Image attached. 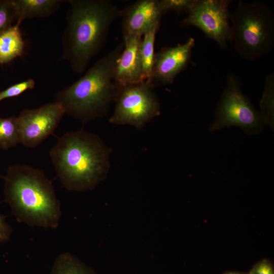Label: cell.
Here are the masks:
<instances>
[{
  "instance_id": "cell-10",
  "label": "cell",
  "mask_w": 274,
  "mask_h": 274,
  "mask_svg": "<svg viewBox=\"0 0 274 274\" xmlns=\"http://www.w3.org/2000/svg\"><path fill=\"white\" fill-rule=\"evenodd\" d=\"M194 45L195 40L190 37L183 44L164 47L155 53L150 79L147 82L153 88L172 84L187 67Z\"/></svg>"
},
{
  "instance_id": "cell-3",
  "label": "cell",
  "mask_w": 274,
  "mask_h": 274,
  "mask_svg": "<svg viewBox=\"0 0 274 274\" xmlns=\"http://www.w3.org/2000/svg\"><path fill=\"white\" fill-rule=\"evenodd\" d=\"M3 178L4 201L18 222L30 227H58L62 215L60 202L52 181L42 170L14 164Z\"/></svg>"
},
{
  "instance_id": "cell-23",
  "label": "cell",
  "mask_w": 274,
  "mask_h": 274,
  "mask_svg": "<svg viewBox=\"0 0 274 274\" xmlns=\"http://www.w3.org/2000/svg\"><path fill=\"white\" fill-rule=\"evenodd\" d=\"M2 201H0V205ZM7 216L0 214V244L9 241L13 229L6 221Z\"/></svg>"
},
{
  "instance_id": "cell-6",
  "label": "cell",
  "mask_w": 274,
  "mask_h": 274,
  "mask_svg": "<svg viewBox=\"0 0 274 274\" xmlns=\"http://www.w3.org/2000/svg\"><path fill=\"white\" fill-rule=\"evenodd\" d=\"M264 124L265 120L260 113L242 92L237 77L228 75L210 131L236 126L248 134H253L259 132Z\"/></svg>"
},
{
  "instance_id": "cell-1",
  "label": "cell",
  "mask_w": 274,
  "mask_h": 274,
  "mask_svg": "<svg viewBox=\"0 0 274 274\" xmlns=\"http://www.w3.org/2000/svg\"><path fill=\"white\" fill-rule=\"evenodd\" d=\"M111 152L99 136L82 129L63 134L49 156L62 186L70 191L85 192L106 179Z\"/></svg>"
},
{
  "instance_id": "cell-12",
  "label": "cell",
  "mask_w": 274,
  "mask_h": 274,
  "mask_svg": "<svg viewBox=\"0 0 274 274\" xmlns=\"http://www.w3.org/2000/svg\"><path fill=\"white\" fill-rule=\"evenodd\" d=\"M142 37L132 35L123 39L124 47L117 61L114 74L113 81L116 88L145 82L140 54Z\"/></svg>"
},
{
  "instance_id": "cell-2",
  "label": "cell",
  "mask_w": 274,
  "mask_h": 274,
  "mask_svg": "<svg viewBox=\"0 0 274 274\" xmlns=\"http://www.w3.org/2000/svg\"><path fill=\"white\" fill-rule=\"evenodd\" d=\"M67 25L62 35L61 59L75 73L83 74L101 51L110 26L122 10L108 0H68Z\"/></svg>"
},
{
  "instance_id": "cell-13",
  "label": "cell",
  "mask_w": 274,
  "mask_h": 274,
  "mask_svg": "<svg viewBox=\"0 0 274 274\" xmlns=\"http://www.w3.org/2000/svg\"><path fill=\"white\" fill-rule=\"evenodd\" d=\"M16 13V23L25 19L45 18L55 13L62 0H13Z\"/></svg>"
},
{
  "instance_id": "cell-24",
  "label": "cell",
  "mask_w": 274,
  "mask_h": 274,
  "mask_svg": "<svg viewBox=\"0 0 274 274\" xmlns=\"http://www.w3.org/2000/svg\"><path fill=\"white\" fill-rule=\"evenodd\" d=\"M222 274H250L249 272H241V271H226Z\"/></svg>"
},
{
  "instance_id": "cell-7",
  "label": "cell",
  "mask_w": 274,
  "mask_h": 274,
  "mask_svg": "<svg viewBox=\"0 0 274 274\" xmlns=\"http://www.w3.org/2000/svg\"><path fill=\"white\" fill-rule=\"evenodd\" d=\"M153 88L147 81L117 88L115 109L110 122L141 129L159 115L160 104Z\"/></svg>"
},
{
  "instance_id": "cell-19",
  "label": "cell",
  "mask_w": 274,
  "mask_h": 274,
  "mask_svg": "<svg viewBox=\"0 0 274 274\" xmlns=\"http://www.w3.org/2000/svg\"><path fill=\"white\" fill-rule=\"evenodd\" d=\"M16 19L13 0H0V33L12 26Z\"/></svg>"
},
{
  "instance_id": "cell-4",
  "label": "cell",
  "mask_w": 274,
  "mask_h": 274,
  "mask_svg": "<svg viewBox=\"0 0 274 274\" xmlns=\"http://www.w3.org/2000/svg\"><path fill=\"white\" fill-rule=\"evenodd\" d=\"M124 47V42L119 43L75 82L56 94L55 101L65 114L83 124L108 114L117 92L113 81L115 68Z\"/></svg>"
},
{
  "instance_id": "cell-17",
  "label": "cell",
  "mask_w": 274,
  "mask_h": 274,
  "mask_svg": "<svg viewBox=\"0 0 274 274\" xmlns=\"http://www.w3.org/2000/svg\"><path fill=\"white\" fill-rule=\"evenodd\" d=\"M21 143L17 117L0 118V147L5 150Z\"/></svg>"
},
{
  "instance_id": "cell-20",
  "label": "cell",
  "mask_w": 274,
  "mask_h": 274,
  "mask_svg": "<svg viewBox=\"0 0 274 274\" xmlns=\"http://www.w3.org/2000/svg\"><path fill=\"white\" fill-rule=\"evenodd\" d=\"M198 0H160L159 5L162 15L168 12L189 13Z\"/></svg>"
},
{
  "instance_id": "cell-15",
  "label": "cell",
  "mask_w": 274,
  "mask_h": 274,
  "mask_svg": "<svg viewBox=\"0 0 274 274\" xmlns=\"http://www.w3.org/2000/svg\"><path fill=\"white\" fill-rule=\"evenodd\" d=\"M50 274H97L91 267L70 252L59 254L55 259Z\"/></svg>"
},
{
  "instance_id": "cell-22",
  "label": "cell",
  "mask_w": 274,
  "mask_h": 274,
  "mask_svg": "<svg viewBox=\"0 0 274 274\" xmlns=\"http://www.w3.org/2000/svg\"><path fill=\"white\" fill-rule=\"evenodd\" d=\"M250 274H274V269L270 260L263 259L255 263L251 268Z\"/></svg>"
},
{
  "instance_id": "cell-8",
  "label": "cell",
  "mask_w": 274,
  "mask_h": 274,
  "mask_svg": "<svg viewBox=\"0 0 274 274\" xmlns=\"http://www.w3.org/2000/svg\"><path fill=\"white\" fill-rule=\"evenodd\" d=\"M231 0H198L182 22L183 26H194L219 47L225 48L231 38Z\"/></svg>"
},
{
  "instance_id": "cell-11",
  "label": "cell",
  "mask_w": 274,
  "mask_h": 274,
  "mask_svg": "<svg viewBox=\"0 0 274 274\" xmlns=\"http://www.w3.org/2000/svg\"><path fill=\"white\" fill-rule=\"evenodd\" d=\"M121 30L123 39L143 36L160 26L162 13L158 0H139L121 9Z\"/></svg>"
},
{
  "instance_id": "cell-16",
  "label": "cell",
  "mask_w": 274,
  "mask_h": 274,
  "mask_svg": "<svg viewBox=\"0 0 274 274\" xmlns=\"http://www.w3.org/2000/svg\"><path fill=\"white\" fill-rule=\"evenodd\" d=\"M160 26H155L146 32L142 37L140 45V54L142 64L143 78L149 81L154 63V44L156 35Z\"/></svg>"
},
{
  "instance_id": "cell-21",
  "label": "cell",
  "mask_w": 274,
  "mask_h": 274,
  "mask_svg": "<svg viewBox=\"0 0 274 274\" xmlns=\"http://www.w3.org/2000/svg\"><path fill=\"white\" fill-rule=\"evenodd\" d=\"M35 86V81L32 79L15 84L0 91V101L6 98L18 96L28 90L33 89Z\"/></svg>"
},
{
  "instance_id": "cell-5",
  "label": "cell",
  "mask_w": 274,
  "mask_h": 274,
  "mask_svg": "<svg viewBox=\"0 0 274 274\" xmlns=\"http://www.w3.org/2000/svg\"><path fill=\"white\" fill-rule=\"evenodd\" d=\"M230 42L240 57L253 61L269 53L274 46V15L265 3L239 1L230 15Z\"/></svg>"
},
{
  "instance_id": "cell-9",
  "label": "cell",
  "mask_w": 274,
  "mask_h": 274,
  "mask_svg": "<svg viewBox=\"0 0 274 274\" xmlns=\"http://www.w3.org/2000/svg\"><path fill=\"white\" fill-rule=\"evenodd\" d=\"M64 111L57 102L23 110L17 116L21 143L28 148L40 145L55 130Z\"/></svg>"
},
{
  "instance_id": "cell-18",
  "label": "cell",
  "mask_w": 274,
  "mask_h": 274,
  "mask_svg": "<svg viewBox=\"0 0 274 274\" xmlns=\"http://www.w3.org/2000/svg\"><path fill=\"white\" fill-rule=\"evenodd\" d=\"M273 92L274 74L272 73L265 77L264 91L260 103L261 109L260 113L264 118L265 123L271 124L273 121Z\"/></svg>"
},
{
  "instance_id": "cell-14",
  "label": "cell",
  "mask_w": 274,
  "mask_h": 274,
  "mask_svg": "<svg viewBox=\"0 0 274 274\" xmlns=\"http://www.w3.org/2000/svg\"><path fill=\"white\" fill-rule=\"evenodd\" d=\"M20 25L16 23L0 33V64L10 62L22 55L25 42Z\"/></svg>"
}]
</instances>
